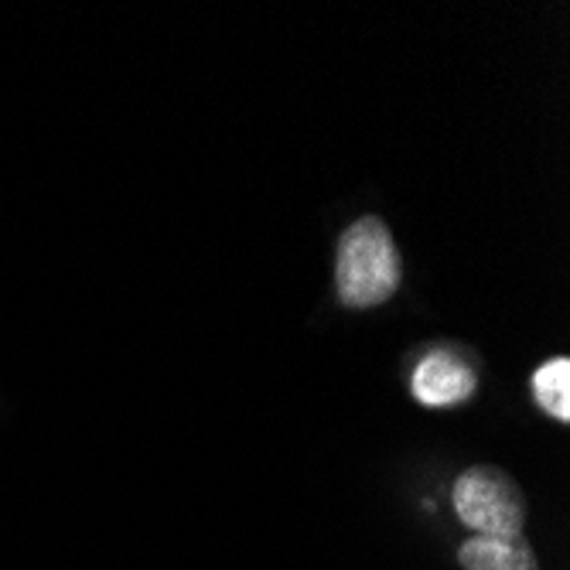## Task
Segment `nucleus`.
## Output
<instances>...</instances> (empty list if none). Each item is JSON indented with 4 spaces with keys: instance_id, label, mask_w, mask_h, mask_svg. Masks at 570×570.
Listing matches in <instances>:
<instances>
[{
    "instance_id": "1",
    "label": "nucleus",
    "mask_w": 570,
    "mask_h": 570,
    "mask_svg": "<svg viewBox=\"0 0 570 570\" xmlns=\"http://www.w3.org/2000/svg\"><path fill=\"white\" fill-rule=\"evenodd\" d=\"M335 287L348 307H376L400 287V253L383 219L366 216L345 229L338 243Z\"/></svg>"
},
{
    "instance_id": "2",
    "label": "nucleus",
    "mask_w": 570,
    "mask_h": 570,
    "mask_svg": "<svg viewBox=\"0 0 570 570\" xmlns=\"http://www.w3.org/2000/svg\"><path fill=\"white\" fill-rule=\"evenodd\" d=\"M454 509L475 537L520 540L527 523L523 492L499 469H469L454 485Z\"/></svg>"
},
{
    "instance_id": "3",
    "label": "nucleus",
    "mask_w": 570,
    "mask_h": 570,
    "mask_svg": "<svg viewBox=\"0 0 570 570\" xmlns=\"http://www.w3.org/2000/svg\"><path fill=\"white\" fill-rule=\"evenodd\" d=\"M410 386H413V396L428 406H454L475 393V373L469 362L458 358L454 352L438 348L417 362Z\"/></svg>"
},
{
    "instance_id": "4",
    "label": "nucleus",
    "mask_w": 570,
    "mask_h": 570,
    "mask_svg": "<svg viewBox=\"0 0 570 570\" xmlns=\"http://www.w3.org/2000/svg\"><path fill=\"white\" fill-rule=\"evenodd\" d=\"M464 570H537V557L530 543L520 540H492L472 537L458 553Z\"/></svg>"
},
{
    "instance_id": "5",
    "label": "nucleus",
    "mask_w": 570,
    "mask_h": 570,
    "mask_svg": "<svg viewBox=\"0 0 570 570\" xmlns=\"http://www.w3.org/2000/svg\"><path fill=\"white\" fill-rule=\"evenodd\" d=\"M533 396L537 403L550 413L557 421H570V362L550 358L537 370L533 376Z\"/></svg>"
}]
</instances>
